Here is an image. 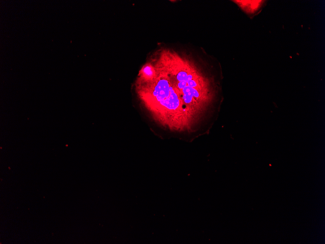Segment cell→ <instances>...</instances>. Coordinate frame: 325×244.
I'll use <instances>...</instances> for the list:
<instances>
[{"label":"cell","mask_w":325,"mask_h":244,"mask_svg":"<svg viewBox=\"0 0 325 244\" xmlns=\"http://www.w3.org/2000/svg\"><path fill=\"white\" fill-rule=\"evenodd\" d=\"M154 73L137 76L135 91L152 119L173 131H192L201 122L215 97L213 79L192 57L162 49L149 59Z\"/></svg>","instance_id":"obj_1"},{"label":"cell","mask_w":325,"mask_h":244,"mask_svg":"<svg viewBox=\"0 0 325 244\" xmlns=\"http://www.w3.org/2000/svg\"><path fill=\"white\" fill-rule=\"evenodd\" d=\"M261 1H239V5L241 7L248 12H253L256 10L260 5Z\"/></svg>","instance_id":"obj_2"}]
</instances>
